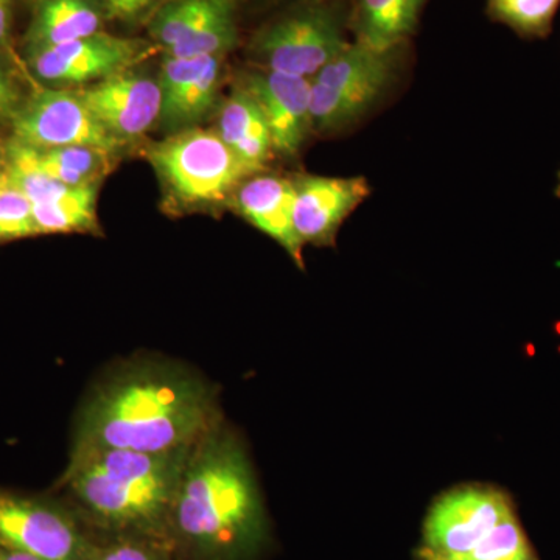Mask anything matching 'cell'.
Here are the masks:
<instances>
[{"label": "cell", "instance_id": "cell-23", "mask_svg": "<svg viewBox=\"0 0 560 560\" xmlns=\"http://www.w3.org/2000/svg\"><path fill=\"white\" fill-rule=\"evenodd\" d=\"M420 551V550H419ZM423 552V551H422ZM429 556V555H427ZM431 558V556H430ZM458 560H539L530 547L528 537L523 530L517 514L512 512L501 521L466 556Z\"/></svg>", "mask_w": 560, "mask_h": 560}, {"label": "cell", "instance_id": "cell-31", "mask_svg": "<svg viewBox=\"0 0 560 560\" xmlns=\"http://www.w3.org/2000/svg\"><path fill=\"white\" fill-rule=\"evenodd\" d=\"M416 556H418L419 560H436V559L430 558V556H427L425 552H422L419 550L416 551Z\"/></svg>", "mask_w": 560, "mask_h": 560}, {"label": "cell", "instance_id": "cell-14", "mask_svg": "<svg viewBox=\"0 0 560 560\" xmlns=\"http://www.w3.org/2000/svg\"><path fill=\"white\" fill-rule=\"evenodd\" d=\"M245 90L259 103L271 132L272 150L282 156L300 153L312 130L311 80L285 73H250Z\"/></svg>", "mask_w": 560, "mask_h": 560}, {"label": "cell", "instance_id": "cell-7", "mask_svg": "<svg viewBox=\"0 0 560 560\" xmlns=\"http://www.w3.org/2000/svg\"><path fill=\"white\" fill-rule=\"evenodd\" d=\"M91 539L68 501L0 489V547L39 560H88Z\"/></svg>", "mask_w": 560, "mask_h": 560}, {"label": "cell", "instance_id": "cell-28", "mask_svg": "<svg viewBox=\"0 0 560 560\" xmlns=\"http://www.w3.org/2000/svg\"><path fill=\"white\" fill-rule=\"evenodd\" d=\"M14 0H0V54L9 49Z\"/></svg>", "mask_w": 560, "mask_h": 560}, {"label": "cell", "instance_id": "cell-13", "mask_svg": "<svg viewBox=\"0 0 560 560\" xmlns=\"http://www.w3.org/2000/svg\"><path fill=\"white\" fill-rule=\"evenodd\" d=\"M294 231L302 242L331 246L341 224L370 195L364 178L301 176L293 180Z\"/></svg>", "mask_w": 560, "mask_h": 560}, {"label": "cell", "instance_id": "cell-21", "mask_svg": "<svg viewBox=\"0 0 560 560\" xmlns=\"http://www.w3.org/2000/svg\"><path fill=\"white\" fill-rule=\"evenodd\" d=\"M35 151L40 168L68 187L98 184V176L106 171L110 154L109 151L84 145Z\"/></svg>", "mask_w": 560, "mask_h": 560}, {"label": "cell", "instance_id": "cell-25", "mask_svg": "<svg viewBox=\"0 0 560 560\" xmlns=\"http://www.w3.org/2000/svg\"><path fill=\"white\" fill-rule=\"evenodd\" d=\"M33 235H38V232L33 219L32 201L16 187L7 184L0 189V243Z\"/></svg>", "mask_w": 560, "mask_h": 560}, {"label": "cell", "instance_id": "cell-15", "mask_svg": "<svg viewBox=\"0 0 560 560\" xmlns=\"http://www.w3.org/2000/svg\"><path fill=\"white\" fill-rule=\"evenodd\" d=\"M221 57L175 58L162 62L160 121L171 130H183L206 116L217 98Z\"/></svg>", "mask_w": 560, "mask_h": 560}, {"label": "cell", "instance_id": "cell-16", "mask_svg": "<svg viewBox=\"0 0 560 560\" xmlns=\"http://www.w3.org/2000/svg\"><path fill=\"white\" fill-rule=\"evenodd\" d=\"M235 208L254 228L279 243L291 259L302 265V242L294 231L293 180L276 175L249 176L235 190Z\"/></svg>", "mask_w": 560, "mask_h": 560}, {"label": "cell", "instance_id": "cell-32", "mask_svg": "<svg viewBox=\"0 0 560 560\" xmlns=\"http://www.w3.org/2000/svg\"><path fill=\"white\" fill-rule=\"evenodd\" d=\"M33 2H38V0H33Z\"/></svg>", "mask_w": 560, "mask_h": 560}, {"label": "cell", "instance_id": "cell-1", "mask_svg": "<svg viewBox=\"0 0 560 560\" xmlns=\"http://www.w3.org/2000/svg\"><path fill=\"white\" fill-rule=\"evenodd\" d=\"M220 419L215 390L200 375L173 361H131L84 401L70 458L105 448L178 451Z\"/></svg>", "mask_w": 560, "mask_h": 560}, {"label": "cell", "instance_id": "cell-8", "mask_svg": "<svg viewBox=\"0 0 560 560\" xmlns=\"http://www.w3.org/2000/svg\"><path fill=\"white\" fill-rule=\"evenodd\" d=\"M512 512L510 497L492 486L453 489L430 508L419 550L436 560H458Z\"/></svg>", "mask_w": 560, "mask_h": 560}, {"label": "cell", "instance_id": "cell-27", "mask_svg": "<svg viewBox=\"0 0 560 560\" xmlns=\"http://www.w3.org/2000/svg\"><path fill=\"white\" fill-rule=\"evenodd\" d=\"M18 109H20V95L9 70L0 61V119L13 117Z\"/></svg>", "mask_w": 560, "mask_h": 560}, {"label": "cell", "instance_id": "cell-4", "mask_svg": "<svg viewBox=\"0 0 560 560\" xmlns=\"http://www.w3.org/2000/svg\"><path fill=\"white\" fill-rule=\"evenodd\" d=\"M149 160L178 200L190 205L226 200L256 175L217 130L190 128L150 147Z\"/></svg>", "mask_w": 560, "mask_h": 560}, {"label": "cell", "instance_id": "cell-19", "mask_svg": "<svg viewBox=\"0 0 560 560\" xmlns=\"http://www.w3.org/2000/svg\"><path fill=\"white\" fill-rule=\"evenodd\" d=\"M427 0H355L357 43L375 50H396L418 25Z\"/></svg>", "mask_w": 560, "mask_h": 560}, {"label": "cell", "instance_id": "cell-3", "mask_svg": "<svg viewBox=\"0 0 560 560\" xmlns=\"http://www.w3.org/2000/svg\"><path fill=\"white\" fill-rule=\"evenodd\" d=\"M194 445L160 453L88 452L69 459L60 488L92 533L142 537L168 550V515Z\"/></svg>", "mask_w": 560, "mask_h": 560}, {"label": "cell", "instance_id": "cell-30", "mask_svg": "<svg viewBox=\"0 0 560 560\" xmlns=\"http://www.w3.org/2000/svg\"><path fill=\"white\" fill-rule=\"evenodd\" d=\"M10 184L9 164H7L5 150L0 149V189Z\"/></svg>", "mask_w": 560, "mask_h": 560}, {"label": "cell", "instance_id": "cell-20", "mask_svg": "<svg viewBox=\"0 0 560 560\" xmlns=\"http://www.w3.org/2000/svg\"><path fill=\"white\" fill-rule=\"evenodd\" d=\"M97 186L69 187L58 197L33 206L38 235L94 230L97 226Z\"/></svg>", "mask_w": 560, "mask_h": 560}, {"label": "cell", "instance_id": "cell-29", "mask_svg": "<svg viewBox=\"0 0 560 560\" xmlns=\"http://www.w3.org/2000/svg\"><path fill=\"white\" fill-rule=\"evenodd\" d=\"M0 560H39L27 555V552L11 550V548L0 547Z\"/></svg>", "mask_w": 560, "mask_h": 560}, {"label": "cell", "instance_id": "cell-5", "mask_svg": "<svg viewBox=\"0 0 560 560\" xmlns=\"http://www.w3.org/2000/svg\"><path fill=\"white\" fill-rule=\"evenodd\" d=\"M394 51L355 40L327 62L311 80L312 127L329 132L359 120L388 86Z\"/></svg>", "mask_w": 560, "mask_h": 560}, {"label": "cell", "instance_id": "cell-10", "mask_svg": "<svg viewBox=\"0 0 560 560\" xmlns=\"http://www.w3.org/2000/svg\"><path fill=\"white\" fill-rule=\"evenodd\" d=\"M11 120L13 139L35 150L84 145L113 153L121 145L95 119L79 91H40Z\"/></svg>", "mask_w": 560, "mask_h": 560}, {"label": "cell", "instance_id": "cell-11", "mask_svg": "<svg viewBox=\"0 0 560 560\" xmlns=\"http://www.w3.org/2000/svg\"><path fill=\"white\" fill-rule=\"evenodd\" d=\"M145 43L101 32L49 47H27V65L40 81L92 84L127 72L147 55Z\"/></svg>", "mask_w": 560, "mask_h": 560}, {"label": "cell", "instance_id": "cell-6", "mask_svg": "<svg viewBox=\"0 0 560 560\" xmlns=\"http://www.w3.org/2000/svg\"><path fill=\"white\" fill-rule=\"evenodd\" d=\"M340 13L323 0H308L267 25L253 51L272 72L312 80L348 47Z\"/></svg>", "mask_w": 560, "mask_h": 560}, {"label": "cell", "instance_id": "cell-24", "mask_svg": "<svg viewBox=\"0 0 560 560\" xmlns=\"http://www.w3.org/2000/svg\"><path fill=\"white\" fill-rule=\"evenodd\" d=\"M88 560H175L164 545L121 536V534L92 533Z\"/></svg>", "mask_w": 560, "mask_h": 560}, {"label": "cell", "instance_id": "cell-22", "mask_svg": "<svg viewBox=\"0 0 560 560\" xmlns=\"http://www.w3.org/2000/svg\"><path fill=\"white\" fill-rule=\"evenodd\" d=\"M493 20L528 38H544L551 32L560 0H486Z\"/></svg>", "mask_w": 560, "mask_h": 560}, {"label": "cell", "instance_id": "cell-17", "mask_svg": "<svg viewBox=\"0 0 560 560\" xmlns=\"http://www.w3.org/2000/svg\"><path fill=\"white\" fill-rule=\"evenodd\" d=\"M102 27V10L95 0H38L25 35V49L72 43L97 35Z\"/></svg>", "mask_w": 560, "mask_h": 560}, {"label": "cell", "instance_id": "cell-26", "mask_svg": "<svg viewBox=\"0 0 560 560\" xmlns=\"http://www.w3.org/2000/svg\"><path fill=\"white\" fill-rule=\"evenodd\" d=\"M162 0H102L103 9L117 20L132 21L145 11L156 9Z\"/></svg>", "mask_w": 560, "mask_h": 560}, {"label": "cell", "instance_id": "cell-12", "mask_svg": "<svg viewBox=\"0 0 560 560\" xmlns=\"http://www.w3.org/2000/svg\"><path fill=\"white\" fill-rule=\"evenodd\" d=\"M77 91L95 119L121 143L140 138L160 121L161 88L149 77L127 70Z\"/></svg>", "mask_w": 560, "mask_h": 560}, {"label": "cell", "instance_id": "cell-9", "mask_svg": "<svg viewBox=\"0 0 560 560\" xmlns=\"http://www.w3.org/2000/svg\"><path fill=\"white\" fill-rule=\"evenodd\" d=\"M238 0H162L150 35L167 57H221L237 46Z\"/></svg>", "mask_w": 560, "mask_h": 560}, {"label": "cell", "instance_id": "cell-18", "mask_svg": "<svg viewBox=\"0 0 560 560\" xmlns=\"http://www.w3.org/2000/svg\"><path fill=\"white\" fill-rule=\"evenodd\" d=\"M217 131L246 165L256 172L264 171L275 151L271 132L259 103L245 88L224 102Z\"/></svg>", "mask_w": 560, "mask_h": 560}, {"label": "cell", "instance_id": "cell-2", "mask_svg": "<svg viewBox=\"0 0 560 560\" xmlns=\"http://www.w3.org/2000/svg\"><path fill=\"white\" fill-rule=\"evenodd\" d=\"M175 560H261L272 530L241 438L220 419L195 442L167 528Z\"/></svg>", "mask_w": 560, "mask_h": 560}]
</instances>
